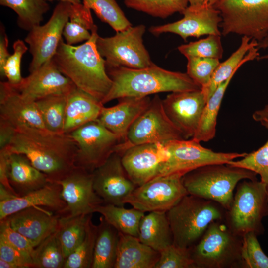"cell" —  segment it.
Wrapping results in <instances>:
<instances>
[{"label":"cell","mask_w":268,"mask_h":268,"mask_svg":"<svg viewBox=\"0 0 268 268\" xmlns=\"http://www.w3.org/2000/svg\"><path fill=\"white\" fill-rule=\"evenodd\" d=\"M120 154L127 175L137 186L157 177L169 157L166 146L159 142L131 146Z\"/></svg>","instance_id":"cell-17"},{"label":"cell","mask_w":268,"mask_h":268,"mask_svg":"<svg viewBox=\"0 0 268 268\" xmlns=\"http://www.w3.org/2000/svg\"><path fill=\"white\" fill-rule=\"evenodd\" d=\"M67 96L53 95L35 101L47 130L64 133Z\"/></svg>","instance_id":"cell-37"},{"label":"cell","mask_w":268,"mask_h":268,"mask_svg":"<svg viewBox=\"0 0 268 268\" xmlns=\"http://www.w3.org/2000/svg\"><path fill=\"white\" fill-rule=\"evenodd\" d=\"M114 268H154L160 252L141 242L138 237L119 232Z\"/></svg>","instance_id":"cell-26"},{"label":"cell","mask_w":268,"mask_h":268,"mask_svg":"<svg viewBox=\"0 0 268 268\" xmlns=\"http://www.w3.org/2000/svg\"><path fill=\"white\" fill-rule=\"evenodd\" d=\"M246 179H256V174L228 164L205 165L182 177L188 194L214 201L226 210L233 201L235 188Z\"/></svg>","instance_id":"cell-5"},{"label":"cell","mask_w":268,"mask_h":268,"mask_svg":"<svg viewBox=\"0 0 268 268\" xmlns=\"http://www.w3.org/2000/svg\"><path fill=\"white\" fill-rule=\"evenodd\" d=\"M119 238V232L100 217L91 268H114Z\"/></svg>","instance_id":"cell-30"},{"label":"cell","mask_w":268,"mask_h":268,"mask_svg":"<svg viewBox=\"0 0 268 268\" xmlns=\"http://www.w3.org/2000/svg\"><path fill=\"white\" fill-rule=\"evenodd\" d=\"M138 238L159 252L173 244V237L166 212L152 211L145 214L140 222Z\"/></svg>","instance_id":"cell-29"},{"label":"cell","mask_w":268,"mask_h":268,"mask_svg":"<svg viewBox=\"0 0 268 268\" xmlns=\"http://www.w3.org/2000/svg\"><path fill=\"white\" fill-rule=\"evenodd\" d=\"M145 31V26L140 24L117 32L112 37L98 35L96 47L105 59L106 67L140 69L152 65L154 63L143 42Z\"/></svg>","instance_id":"cell-9"},{"label":"cell","mask_w":268,"mask_h":268,"mask_svg":"<svg viewBox=\"0 0 268 268\" xmlns=\"http://www.w3.org/2000/svg\"><path fill=\"white\" fill-rule=\"evenodd\" d=\"M187 194L182 177L160 176L137 186L125 199V204L144 213L167 212Z\"/></svg>","instance_id":"cell-12"},{"label":"cell","mask_w":268,"mask_h":268,"mask_svg":"<svg viewBox=\"0 0 268 268\" xmlns=\"http://www.w3.org/2000/svg\"><path fill=\"white\" fill-rule=\"evenodd\" d=\"M259 49H262L266 51V54L259 56L257 60H265L268 63V34L259 42L257 46Z\"/></svg>","instance_id":"cell-52"},{"label":"cell","mask_w":268,"mask_h":268,"mask_svg":"<svg viewBox=\"0 0 268 268\" xmlns=\"http://www.w3.org/2000/svg\"><path fill=\"white\" fill-rule=\"evenodd\" d=\"M258 43L247 36H242L238 49L225 61L220 63L206 86L201 88L207 101L222 82L234 76L244 63L258 59L260 56Z\"/></svg>","instance_id":"cell-28"},{"label":"cell","mask_w":268,"mask_h":268,"mask_svg":"<svg viewBox=\"0 0 268 268\" xmlns=\"http://www.w3.org/2000/svg\"><path fill=\"white\" fill-rule=\"evenodd\" d=\"M169 153V157L163 164L158 176L185 175L205 165L227 164L246 153L217 152L203 147L200 142L192 138L171 140L164 143Z\"/></svg>","instance_id":"cell-10"},{"label":"cell","mask_w":268,"mask_h":268,"mask_svg":"<svg viewBox=\"0 0 268 268\" xmlns=\"http://www.w3.org/2000/svg\"><path fill=\"white\" fill-rule=\"evenodd\" d=\"M7 154L9 182L18 196L39 189L48 182L47 176L35 168L24 155Z\"/></svg>","instance_id":"cell-27"},{"label":"cell","mask_w":268,"mask_h":268,"mask_svg":"<svg viewBox=\"0 0 268 268\" xmlns=\"http://www.w3.org/2000/svg\"><path fill=\"white\" fill-rule=\"evenodd\" d=\"M103 104L91 95L75 87L67 96L64 133L75 129L98 118Z\"/></svg>","instance_id":"cell-25"},{"label":"cell","mask_w":268,"mask_h":268,"mask_svg":"<svg viewBox=\"0 0 268 268\" xmlns=\"http://www.w3.org/2000/svg\"><path fill=\"white\" fill-rule=\"evenodd\" d=\"M154 268H196L190 249L172 244L160 252Z\"/></svg>","instance_id":"cell-45"},{"label":"cell","mask_w":268,"mask_h":268,"mask_svg":"<svg viewBox=\"0 0 268 268\" xmlns=\"http://www.w3.org/2000/svg\"><path fill=\"white\" fill-rule=\"evenodd\" d=\"M0 258L16 265L18 268H35L33 259L0 238Z\"/></svg>","instance_id":"cell-48"},{"label":"cell","mask_w":268,"mask_h":268,"mask_svg":"<svg viewBox=\"0 0 268 268\" xmlns=\"http://www.w3.org/2000/svg\"><path fill=\"white\" fill-rule=\"evenodd\" d=\"M0 238L31 257L33 260L35 247L27 238L11 228L5 219L0 221Z\"/></svg>","instance_id":"cell-47"},{"label":"cell","mask_w":268,"mask_h":268,"mask_svg":"<svg viewBox=\"0 0 268 268\" xmlns=\"http://www.w3.org/2000/svg\"><path fill=\"white\" fill-rule=\"evenodd\" d=\"M13 53L10 54L4 65L2 78L5 77L11 85L19 84L23 79L21 74V63L23 55L28 50L24 41L18 39L13 44Z\"/></svg>","instance_id":"cell-46"},{"label":"cell","mask_w":268,"mask_h":268,"mask_svg":"<svg viewBox=\"0 0 268 268\" xmlns=\"http://www.w3.org/2000/svg\"><path fill=\"white\" fill-rule=\"evenodd\" d=\"M178 49L186 58L196 57L220 60L223 53L221 35H209L205 38L181 45Z\"/></svg>","instance_id":"cell-42"},{"label":"cell","mask_w":268,"mask_h":268,"mask_svg":"<svg viewBox=\"0 0 268 268\" xmlns=\"http://www.w3.org/2000/svg\"><path fill=\"white\" fill-rule=\"evenodd\" d=\"M223 220L211 223L201 239L189 248L196 268L243 266L242 237L234 234Z\"/></svg>","instance_id":"cell-6"},{"label":"cell","mask_w":268,"mask_h":268,"mask_svg":"<svg viewBox=\"0 0 268 268\" xmlns=\"http://www.w3.org/2000/svg\"><path fill=\"white\" fill-rule=\"evenodd\" d=\"M0 181L2 185L9 193L19 196L10 184L7 173V154L0 151Z\"/></svg>","instance_id":"cell-49"},{"label":"cell","mask_w":268,"mask_h":268,"mask_svg":"<svg viewBox=\"0 0 268 268\" xmlns=\"http://www.w3.org/2000/svg\"><path fill=\"white\" fill-rule=\"evenodd\" d=\"M221 34H235L258 42L268 34V0H219Z\"/></svg>","instance_id":"cell-8"},{"label":"cell","mask_w":268,"mask_h":268,"mask_svg":"<svg viewBox=\"0 0 268 268\" xmlns=\"http://www.w3.org/2000/svg\"><path fill=\"white\" fill-rule=\"evenodd\" d=\"M46 1H52L53 0H58L59 1H64L69 2L72 4H76L81 3V0H45Z\"/></svg>","instance_id":"cell-55"},{"label":"cell","mask_w":268,"mask_h":268,"mask_svg":"<svg viewBox=\"0 0 268 268\" xmlns=\"http://www.w3.org/2000/svg\"><path fill=\"white\" fill-rule=\"evenodd\" d=\"M187 74L201 88L209 83L220 60L196 57L187 58Z\"/></svg>","instance_id":"cell-43"},{"label":"cell","mask_w":268,"mask_h":268,"mask_svg":"<svg viewBox=\"0 0 268 268\" xmlns=\"http://www.w3.org/2000/svg\"><path fill=\"white\" fill-rule=\"evenodd\" d=\"M206 102L201 89L171 92L162 100L167 116L185 139L195 134Z\"/></svg>","instance_id":"cell-19"},{"label":"cell","mask_w":268,"mask_h":268,"mask_svg":"<svg viewBox=\"0 0 268 268\" xmlns=\"http://www.w3.org/2000/svg\"><path fill=\"white\" fill-rule=\"evenodd\" d=\"M61 215L40 207L17 211L5 219L11 228L27 238L36 248L59 227Z\"/></svg>","instance_id":"cell-22"},{"label":"cell","mask_w":268,"mask_h":268,"mask_svg":"<svg viewBox=\"0 0 268 268\" xmlns=\"http://www.w3.org/2000/svg\"><path fill=\"white\" fill-rule=\"evenodd\" d=\"M92 173L94 189L104 203L124 206L125 199L137 187L127 175L117 152Z\"/></svg>","instance_id":"cell-16"},{"label":"cell","mask_w":268,"mask_h":268,"mask_svg":"<svg viewBox=\"0 0 268 268\" xmlns=\"http://www.w3.org/2000/svg\"><path fill=\"white\" fill-rule=\"evenodd\" d=\"M128 8L155 17L166 18L182 12L188 6V0H124Z\"/></svg>","instance_id":"cell-40"},{"label":"cell","mask_w":268,"mask_h":268,"mask_svg":"<svg viewBox=\"0 0 268 268\" xmlns=\"http://www.w3.org/2000/svg\"><path fill=\"white\" fill-rule=\"evenodd\" d=\"M233 76L220 84L207 101L192 139L199 142H207L215 135L217 118L226 90Z\"/></svg>","instance_id":"cell-33"},{"label":"cell","mask_w":268,"mask_h":268,"mask_svg":"<svg viewBox=\"0 0 268 268\" xmlns=\"http://www.w3.org/2000/svg\"><path fill=\"white\" fill-rule=\"evenodd\" d=\"M268 213V197L265 185L255 180L238 184L225 222L235 235L242 237L249 232L257 235L262 231V220Z\"/></svg>","instance_id":"cell-7"},{"label":"cell","mask_w":268,"mask_h":268,"mask_svg":"<svg viewBox=\"0 0 268 268\" xmlns=\"http://www.w3.org/2000/svg\"><path fill=\"white\" fill-rule=\"evenodd\" d=\"M61 186L49 182L43 187L22 196L10 195L0 199V220L22 209L45 206L61 216L67 206L61 195Z\"/></svg>","instance_id":"cell-23"},{"label":"cell","mask_w":268,"mask_h":268,"mask_svg":"<svg viewBox=\"0 0 268 268\" xmlns=\"http://www.w3.org/2000/svg\"><path fill=\"white\" fill-rule=\"evenodd\" d=\"M66 260L58 229L35 248V268H64Z\"/></svg>","instance_id":"cell-38"},{"label":"cell","mask_w":268,"mask_h":268,"mask_svg":"<svg viewBox=\"0 0 268 268\" xmlns=\"http://www.w3.org/2000/svg\"><path fill=\"white\" fill-rule=\"evenodd\" d=\"M92 215L83 214L71 217L61 216L58 235L66 259L83 241Z\"/></svg>","instance_id":"cell-35"},{"label":"cell","mask_w":268,"mask_h":268,"mask_svg":"<svg viewBox=\"0 0 268 268\" xmlns=\"http://www.w3.org/2000/svg\"><path fill=\"white\" fill-rule=\"evenodd\" d=\"M0 73H2L4 65L10 54L8 51V39L3 25H0Z\"/></svg>","instance_id":"cell-51"},{"label":"cell","mask_w":268,"mask_h":268,"mask_svg":"<svg viewBox=\"0 0 268 268\" xmlns=\"http://www.w3.org/2000/svg\"><path fill=\"white\" fill-rule=\"evenodd\" d=\"M226 211L214 201L186 195L166 212L173 244L190 248L201 239L211 223L224 220Z\"/></svg>","instance_id":"cell-4"},{"label":"cell","mask_w":268,"mask_h":268,"mask_svg":"<svg viewBox=\"0 0 268 268\" xmlns=\"http://www.w3.org/2000/svg\"><path fill=\"white\" fill-rule=\"evenodd\" d=\"M95 212L100 213L105 221L119 232L138 237L139 226L145 213L134 207L127 209L124 206L103 203Z\"/></svg>","instance_id":"cell-31"},{"label":"cell","mask_w":268,"mask_h":268,"mask_svg":"<svg viewBox=\"0 0 268 268\" xmlns=\"http://www.w3.org/2000/svg\"><path fill=\"white\" fill-rule=\"evenodd\" d=\"M82 0L84 5L93 10L101 21L107 23L116 32L132 26L116 0Z\"/></svg>","instance_id":"cell-39"},{"label":"cell","mask_w":268,"mask_h":268,"mask_svg":"<svg viewBox=\"0 0 268 268\" xmlns=\"http://www.w3.org/2000/svg\"><path fill=\"white\" fill-rule=\"evenodd\" d=\"M253 118L268 130V117L258 110L254 113ZM227 164L250 170L259 175L261 181L265 185L268 197V139L265 144L258 150L247 153L241 159L232 160Z\"/></svg>","instance_id":"cell-36"},{"label":"cell","mask_w":268,"mask_h":268,"mask_svg":"<svg viewBox=\"0 0 268 268\" xmlns=\"http://www.w3.org/2000/svg\"><path fill=\"white\" fill-rule=\"evenodd\" d=\"M188 2L192 7H199L205 4V0H188Z\"/></svg>","instance_id":"cell-53"},{"label":"cell","mask_w":268,"mask_h":268,"mask_svg":"<svg viewBox=\"0 0 268 268\" xmlns=\"http://www.w3.org/2000/svg\"><path fill=\"white\" fill-rule=\"evenodd\" d=\"M184 17L176 22L153 26L149 31L158 36L164 33H172L180 36L184 41L189 37H199L205 35H222L219 26L222 17L214 6L204 4L199 7L188 6L182 13Z\"/></svg>","instance_id":"cell-18"},{"label":"cell","mask_w":268,"mask_h":268,"mask_svg":"<svg viewBox=\"0 0 268 268\" xmlns=\"http://www.w3.org/2000/svg\"><path fill=\"white\" fill-rule=\"evenodd\" d=\"M69 134L77 145L75 166L91 173L117 152L125 141L97 120L88 122Z\"/></svg>","instance_id":"cell-11"},{"label":"cell","mask_w":268,"mask_h":268,"mask_svg":"<svg viewBox=\"0 0 268 268\" xmlns=\"http://www.w3.org/2000/svg\"><path fill=\"white\" fill-rule=\"evenodd\" d=\"M15 128L5 120L0 118V149L7 147L14 134Z\"/></svg>","instance_id":"cell-50"},{"label":"cell","mask_w":268,"mask_h":268,"mask_svg":"<svg viewBox=\"0 0 268 268\" xmlns=\"http://www.w3.org/2000/svg\"><path fill=\"white\" fill-rule=\"evenodd\" d=\"M97 27L91 31V37L84 43L71 45L61 40L52 58L58 69L75 86L100 101L109 92L112 81L106 68L105 59L96 47Z\"/></svg>","instance_id":"cell-2"},{"label":"cell","mask_w":268,"mask_h":268,"mask_svg":"<svg viewBox=\"0 0 268 268\" xmlns=\"http://www.w3.org/2000/svg\"><path fill=\"white\" fill-rule=\"evenodd\" d=\"M96 27L89 8L81 3L72 4L63 36L67 44L74 45L88 40L91 37V31Z\"/></svg>","instance_id":"cell-32"},{"label":"cell","mask_w":268,"mask_h":268,"mask_svg":"<svg viewBox=\"0 0 268 268\" xmlns=\"http://www.w3.org/2000/svg\"><path fill=\"white\" fill-rule=\"evenodd\" d=\"M97 231L98 225L91 220L83 241L67 258L64 268H91Z\"/></svg>","instance_id":"cell-41"},{"label":"cell","mask_w":268,"mask_h":268,"mask_svg":"<svg viewBox=\"0 0 268 268\" xmlns=\"http://www.w3.org/2000/svg\"><path fill=\"white\" fill-rule=\"evenodd\" d=\"M182 139L184 138L182 134L167 116L162 100L156 94L147 109L129 129L124 145L126 150L135 145L164 143Z\"/></svg>","instance_id":"cell-13"},{"label":"cell","mask_w":268,"mask_h":268,"mask_svg":"<svg viewBox=\"0 0 268 268\" xmlns=\"http://www.w3.org/2000/svg\"><path fill=\"white\" fill-rule=\"evenodd\" d=\"M0 118L15 128L26 126L46 129L35 101L23 97L7 81L0 82Z\"/></svg>","instance_id":"cell-21"},{"label":"cell","mask_w":268,"mask_h":268,"mask_svg":"<svg viewBox=\"0 0 268 268\" xmlns=\"http://www.w3.org/2000/svg\"><path fill=\"white\" fill-rule=\"evenodd\" d=\"M119 100V103L112 107L103 106L97 120L125 141L129 129L147 109L151 99L146 96L127 97Z\"/></svg>","instance_id":"cell-24"},{"label":"cell","mask_w":268,"mask_h":268,"mask_svg":"<svg viewBox=\"0 0 268 268\" xmlns=\"http://www.w3.org/2000/svg\"><path fill=\"white\" fill-rule=\"evenodd\" d=\"M61 186L67 206L61 216L71 217L93 214L104 203L93 188L92 173L75 166L62 178L54 182Z\"/></svg>","instance_id":"cell-15"},{"label":"cell","mask_w":268,"mask_h":268,"mask_svg":"<svg viewBox=\"0 0 268 268\" xmlns=\"http://www.w3.org/2000/svg\"><path fill=\"white\" fill-rule=\"evenodd\" d=\"M219 0H205V4L210 6H214V5Z\"/></svg>","instance_id":"cell-56"},{"label":"cell","mask_w":268,"mask_h":268,"mask_svg":"<svg viewBox=\"0 0 268 268\" xmlns=\"http://www.w3.org/2000/svg\"><path fill=\"white\" fill-rule=\"evenodd\" d=\"M0 268H18V267L5 260L0 258Z\"/></svg>","instance_id":"cell-54"},{"label":"cell","mask_w":268,"mask_h":268,"mask_svg":"<svg viewBox=\"0 0 268 268\" xmlns=\"http://www.w3.org/2000/svg\"><path fill=\"white\" fill-rule=\"evenodd\" d=\"M0 4L14 11L17 15L18 26L27 31L40 25L50 9L45 0H0Z\"/></svg>","instance_id":"cell-34"},{"label":"cell","mask_w":268,"mask_h":268,"mask_svg":"<svg viewBox=\"0 0 268 268\" xmlns=\"http://www.w3.org/2000/svg\"><path fill=\"white\" fill-rule=\"evenodd\" d=\"M71 6L69 2L59 1L45 24L36 26L28 31L24 41L29 45V51L32 55L30 73L55 55L65 26L69 19Z\"/></svg>","instance_id":"cell-14"},{"label":"cell","mask_w":268,"mask_h":268,"mask_svg":"<svg viewBox=\"0 0 268 268\" xmlns=\"http://www.w3.org/2000/svg\"><path fill=\"white\" fill-rule=\"evenodd\" d=\"M106 68L112 85L101 101L103 105L123 97H143L160 92L201 89L187 73L169 71L155 64L140 69L124 67H106Z\"/></svg>","instance_id":"cell-3"},{"label":"cell","mask_w":268,"mask_h":268,"mask_svg":"<svg viewBox=\"0 0 268 268\" xmlns=\"http://www.w3.org/2000/svg\"><path fill=\"white\" fill-rule=\"evenodd\" d=\"M241 257L245 268H268V257L263 251L257 235L253 232L242 237Z\"/></svg>","instance_id":"cell-44"},{"label":"cell","mask_w":268,"mask_h":268,"mask_svg":"<svg viewBox=\"0 0 268 268\" xmlns=\"http://www.w3.org/2000/svg\"><path fill=\"white\" fill-rule=\"evenodd\" d=\"M0 150L24 155L49 182L62 178L75 166L77 145L69 134L18 127L8 145Z\"/></svg>","instance_id":"cell-1"},{"label":"cell","mask_w":268,"mask_h":268,"mask_svg":"<svg viewBox=\"0 0 268 268\" xmlns=\"http://www.w3.org/2000/svg\"><path fill=\"white\" fill-rule=\"evenodd\" d=\"M10 85L23 97L32 101L53 95H67L76 87L61 73L52 59L23 77L19 84Z\"/></svg>","instance_id":"cell-20"}]
</instances>
